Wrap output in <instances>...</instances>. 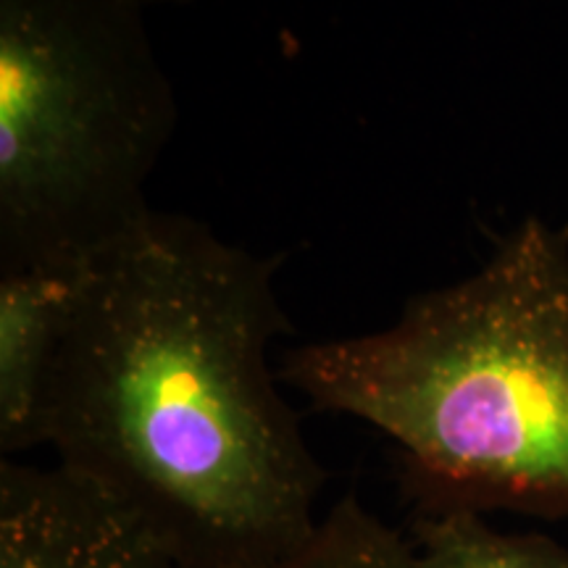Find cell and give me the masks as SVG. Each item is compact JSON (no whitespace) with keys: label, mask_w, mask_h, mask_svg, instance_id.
Here are the masks:
<instances>
[{"label":"cell","mask_w":568,"mask_h":568,"mask_svg":"<svg viewBox=\"0 0 568 568\" xmlns=\"http://www.w3.org/2000/svg\"><path fill=\"white\" fill-rule=\"evenodd\" d=\"M276 368L395 445L410 514L568 518V230L527 219L385 329L290 347Z\"/></svg>","instance_id":"obj_2"},{"label":"cell","mask_w":568,"mask_h":568,"mask_svg":"<svg viewBox=\"0 0 568 568\" xmlns=\"http://www.w3.org/2000/svg\"><path fill=\"white\" fill-rule=\"evenodd\" d=\"M0 568H174L61 466L0 464Z\"/></svg>","instance_id":"obj_4"},{"label":"cell","mask_w":568,"mask_h":568,"mask_svg":"<svg viewBox=\"0 0 568 568\" xmlns=\"http://www.w3.org/2000/svg\"><path fill=\"white\" fill-rule=\"evenodd\" d=\"M268 568H416V560L406 531L345 495L318 518L301 548Z\"/></svg>","instance_id":"obj_7"},{"label":"cell","mask_w":568,"mask_h":568,"mask_svg":"<svg viewBox=\"0 0 568 568\" xmlns=\"http://www.w3.org/2000/svg\"><path fill=\"white\" fill-rule=\"evenodd\" d=\"M140 0H0V268L82 266L140 224L180 124Z\"/></svg>","instance_id":"obj_3"},{"label":"cell","mask_w":568,"mask_h":568,"mask_svg":"<svg viewBox=\"0 0 568 568\" xmlns=\"http://www.w3.org/2000/svg\"><path fill=\"white\" fill-rule=\"evenodd\" d=\"M276 268L155 209L82 266L42 447L174 568H268L322 518L326 471L272 366Z\"/></svg>","instance_id":"obj_1"},{"label":"cell","mask_w":568,"mask_h":568,"mask_svg":"<svg viewBox=\"0 0 568 568\" xmlns=\"http://www.w3.org/2000/svg\"><path fill=\"white\" fill-rule=\"evenodd\" d=\"M416 568H568V548L542 531H500L474 510L410 514Z\"/></svg>","instance_id":"obj_6"},{"label":"cell","mask_w":568,"mask_h":568,"mask_svg":"<svg viewBox=\"0 0 568 568\" xmlns=\"http://www.w3.org/2000/svg\"><path fill=\"white\" fill-rule=\"evenodd\" d=\"M145 9H155V6H190L195 3V0H140Z\"/></svg>","instance_id":"obj_8"},{"label":"cell","mask_w":568,"mask_h":568,"mask_svg":"<svg viewBox=\"0 0 568 568\" xmlns=\"http://www.w3.org/2000/svg\"><path fill=\"white\" fill-rule=\"evenodd\" d=\"M82 266L0 268L3 458H17L42 447L48 393L74 311Z\"/></svg>","instance_id":"obj_5"}]
</instances>
